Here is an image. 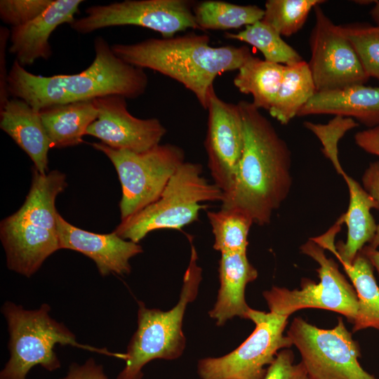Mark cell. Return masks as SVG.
Returning <instances> with one entry per match:
<instances>
[{
	"label": "cell",
	"instance_id": "2e32d148",
	"mask_svg": "<svg viewBox=\"0 0 379 379\" xmlns=\"http://www.w3.org/2000/svg\"><path fill=\"white\" fill-rule=\"evenodd\" d=\"M56 222L60 248L86 255L93 260L102 277L130 274V259L143 251L138 243L124 239L114 232L97 234L81 230L71 225L58 213Z\"/></svg>",
	"mask_w": 379,
	"mask_h": 379
},
{
	"label": "cell",
	"instance_id": "d4e9b609",
	"mask_svg": "<svg viewBox=\"0 0 379 379\" xmlns=\"http://www.w3.org/2000/svg\"><path fill=\"white\" fill-rule=\"evenodd\" d=\"M284 66L252 55L238 69L233 84L241 93L253 96L252 103L257 108L269 111L281 84Z\"/></svg>",
	"mask_w": 379,
	"mask_h": 379
},
{
	"label": "cell",
	"instance_id": "30bf717a",
	"mask_svg": "<svg viewBox=\"0 0 379 379\" xmlns=\"http://www.w3.org/2000/svg\"><path fill=\"white\" fill-rule=\"evenodd\" d=\"M310 379H377L361 366L360 347L341 318L331 329L295 317L286 333Z\"/></svg>",
	"mask_w": 379,
	"mask_h": 379
},
{
	"label": "cell",
	"instance_id": "9c48e42d",
	"mask_svg": "<svg viewBox=\"0 0 379 379\" xmlns=\"http://www.w3.org/2000/svg\"><path fill=\"white\" fill-rule=\"evenodd\" d=\"M300 249L318 263L319 281L304 279L300 289L274 286L263 291L270 310L289 317L302 309H323L341 314L353 323L358 307L353 286L340 273L335 261L327 258L324 249L313 240L307 241Z\"/></svg>",
	"mask_w": 379,
	"mask_h": 379
},
{
	"label": "cell",
	"instance_id": "836d02e7",
	"mask_svg": "<svg viewBox=\"0 0 379 379\" xmlns=\"http://www.w3.org/2000/svg\"><path fill=\"white\" fill-rule=\"evenodd\" d=\"M294 359L289 348L280 350L267 368L264 379H310L303 363L295 364Z\"/></svg>",
	"mask_w": 379,
	"mask_h": 379
},
{
	"label": "cell",
	"instance_id": "7402d4cb",
	"mask_svg": "<svg viewBox=\"0 0 379 379\" xmlns=\"http://www.w3.org/2000/svg\"><path fill=\"white\" fill-rule=\"evenodd\" d=\"M39 113L51 148H63L83 142L82 137L98 114L93 100L50 106Z\"/></svg>",
	"mask_w": 379,
	"mask_h": 379
},
{
	"label": "cell",
	"instance_id": "74e56055",
	"mask_svg": "<svg viewBox=\"0 0 379 379\" xmlns=\"http://www.w3.org/2000/svg\"><path fill=\"white\" fill-rule=\"evenodd\" d=\"M354 140L365 152L379 157V126L357 132Z\"/></svg>",
	"mask_w": 379,
	"mask_h": 379
},
{
	"label": "cell",
	"instance_id": "60d3db41",
	"mask_svg": "<svg viewBox=\"0 0 379 379\" xmlns=\"http://www.w3.org/2000/svg\"><path fill=\"white\" fill-rule=\"evenodd\" d=\"M378 1H371V0H368V1H354V2H357V4H364V5H366V4H370L371 3H376Z\"/></svg>",
	"mask_w": 379,
	"mask_h": 379
},
{
	"label": "cell",
	"instance_id": "d6986e66",
	"mask_svg": "<svg viewBox=\"0 0 379 379\" xmlns=\"http://www.w3.org/2000/svg\"><path fill=\"white\" fill-rule=\"evenodd\" d=\"M218 274L220 288L216 301L208 312L218 326L234 317L248 319L250 307L245 299L247 284L258 277L257 270L250 263L246 253H221Z\"/></svg>",
	"mask_w": 379,
	"mask_h": 379
},
{
	"label": "cell",
	"instance_id": "ba28073f",
	"mask_svg": "<svg viewBox=\"0 0 379 379\" xmlns=\"http://www.w3.org/2000/svg\"><path fill=\"white\" fill-rule=\"evenodd\" d=\"M289 317L250 308L248 319L255 324L252 333L236 349L219 357L199 360L201 379H264L267 368L281 349L293 346L284 335Z\"/></svg>",
	"mask_w": 379,
	"mask_h": 379
},
{
	"label": "cell",
	"instance_id": "8992f818",
	"mask_svg": "<svg viewBox=\"0 0 379 379\" xmlns=\"http://www.w3.org/2000/svg\"><path fill=\"white\" fill-rule=\"evenodd\" d=\"M202 165L185 162L172 175L160 197L135 214L123 220L114 232L139 243L150 232L176 230L199 220L205 201H222V191L202 175Z\"/></svg>",
	"mask_w": 379,
	"mask_h": 379
},
{
	"label": "cell",
	"instance_id": "3957f363",
	"mask_svg": "<svg viewBox=\"0 0 379 379\" xmlns=\"http://www.w3.org/2000/svg\"><path fill=\"white\" fill-rule=\"evenodd\" d=\"M209 42L206 34L189 33L111 46L126 62L151 69L180 83L206 109L215 79L224 72L238 70L253 55L245 46L214 47Z\"/></svg>",
	"mask_w": 379,
	"mask_h": 379
},
{
	"label": "cell",
	"instance_id": "ffe728a7",
	"mask_svg": "<svg viewBox=\"0 0 379 379\" xmlns=\"http://www.w3.org/2000/svg\"><path fill=\"white\" fill-rule=\"evenodd\" d=\"M334 114L355 118L368 128L379 126V86L355 85L343 89L317 92L298 117Z\"/></svg>",
	"mask_w": 379,
	"mask_h": 379
},
{
	"label": "cell",
	"instance_id": "484cf974",
	"mask_svg": "<svg viewBox=\"0 0 379 379\" xmlns=\"http://www.w3.org/2000/svg\"><path fill=\"white\" fill-rule=\"evenodd\" d=\"M317 93L309 65L304 60L285 65L281 84L268 111L281 124H287Z\"/></svg>",
	"mask_w": 379,
	"mask_h": 379
},
{
	"label": "cell",
	"instance_id": "e0dca14e",
	"mask_svg": "<svg viewBox=\"0 0 379 379\" xmlns=\"http://www.w3.org/2000/svg\"><path fill=\"white\" fill-rule=\"evenodd\" d=\"M0 238L7 267L28 278L39 270L46 258L60 249L56 232L12 215L1 222Z\"/></svg>",
	"mask_w": 379,
	"mask_h": 379
},
{
	"label": "cell",
	"instance_id": "d590c367",
	"mask_svg": "<svg viewBox=\"0 0 379 379\" xmlns=\"http://www.w3.org/2000/svg\"><path fill=\"white\" fill-rule=\"evenodd\" d=\"M60 379H108V378L102 366L98 364L94 359L89 358L82 364H71L67 375Z\"/></svg>",
	"mask_w": 379,
	"mask_h": 379
},
{
	"label": "cell",
	"instance_id": "4316f807",
	"mask_svg": "<svg viewBox=\"0 0 379 379\" xmlns=\"http://www.w3.org/2000/svg\"><path fill=\"white\" fill-rule=\"evenodd\" d=\"M193 13L201 30L237 29L260 21L264 9L255 5H237L207 0L195 4Z\"/></svg>",
	"mask_w": 379,
	"mask_h": 379
},
{
	"label": "cell",
	"instance_id": "44dd1931",
	"mask_svg": "<svg viewBox=\"0 0 379 379\" xmlns=\"http://www.w3.org/2000/svg\"><path fill=\"white\" fill-rule=\"evenodd\" d=\"M0 128L26 152L39 173H46L51 145L39 111L12 98L0 110Z\"/></svg>",
	"mask_w": 379,
	"mask_h": 379
},
{
	"label": "cell",
	"instance_id": "5bb4252c",
	"mask_svg": "<svg viewBox=\"0 0 379 379\" xmlns=\"http://www.w3.org/2000/svg\"><path fill=\"white\" fill-rule=\"evenodd\" d=\"M126 99L110 95L93 100L98 114L86 135L98 138L112 148L134 152H143L160 144L167 132L165 126L157 118L142 119L133 116Z\"/></svg>",
	"mask_w": 379,
	"mask_h": 379
},
{
	"label": "cell",
	"instance_id": "277c9868",
	"mask_svg": "<svg viewBox=\"0 0 379 379\" xmlns=\"http://www.w3.org/2000/svg\"><path fill=\"white\" fill-rule=\"evenodd\" d=\"M51 310L47 303L35 310L25 309L11 301L3 304L1 312L7 322L10 357L0 372V379H27L35 366L51 372L60 368L61 362L54 351L56 344L125 359L124 353L79 343L63 323L50 316Z\"/></svg>",
	"mask_w": 379,
	"mask_h": 379
},
{
	"label": "cell",
	"instance_id": "7c38bea8",
	"mask_svg": "<svg viewBox=\"0 0 379 379\" xmlns=\"http://www.w3.org/2000/svg\"><path fill=\"white\" fill-rule=\"evenodd\" d=\"M314 8L316 20L309 39L308 65L317 92L364 85L369 77L340 25L319 5Z\"/></svg>",
	"mask_w": 379,
	"mask_h": 379
},
{
	"label": "cell",
	"instance_id": "d6a6232c",
	"mask_svg": "<svg viewBox=\"0 0 379 379\" xmlns=\"http://www.w3.org/2000/svg\"><path fill=\"white\" fill-rule=\"evenodd\" d=\"M53 0H1L0 18L12 27L25 25L41 14Z\"/></svg>",
	"mask_w": 379,
	"mask_h": 379
},
{
	"label": "cell",
	"instance_id": "8fae6325",
	"mask_svg": "<svg viewBox=\"0 0 379 379\" xmlns=\"http://www.w3.org/2000/svg\"><path fill=\"white\" fill-rule=\"evenodd\" d=\"M194 4L190 0H125L92 6L85 10L86 16L75 19L70 26L80 34L108 27L139 26L169 39L187 29H199Z\"/></svg>",
	"mask_w": 379,
	"mask_h": 379
},
{
	"label": "cell",
	"instance_id": "cb8c5ba5",
	"mask_svg": "<svg viewBox=\"0 0 379 379\" xmlns=\"http://www.w3.org/2000/svg\"><path fill=\"white\" fill-rule=\"evenodd\" d=\"M340 262L357 295L358 307L352 332L368 328L379 331V286L373 274L374 267L361 251L352 263Z\"/></svg>",
	"mask_w": 379,
	"mask_h": 379
},
{
	"label": "cell",
	"instance_id": "1f68e13d",
	"mask_svg": "<svg viewBox=\"0 0 379 379\" xmlns=\"http://www.w3.org/2000/svg\"><path fill=\"white\" fill-rule=\"evenodd\" d=\"M359 124L353 119L335 116L327 124L304 122V126L312 131L321 141L322 152L331 162L338 159V144L345 133Z\"/></svg>",
	"mask_w": 379,
	"mask_h": 379
},
{
	"label": "cell",
	"instance_id": "8d00e7d4",
	"mask_svg": "<svg viewBox=\"0 0 379 379\" xmlns=\"http://www.w3.org/2000/svg\"><path fill=\"white\" fill-rule=\"evenodd\" d=\"M11 31L6 27H0V110L3 109L8 101L9 94L8 92V72L6 69V52L8 40L10 39Z\"/></svg>",
	"mask_w": 379,
	"mask_h": 379
},
{
	"label": "cell",
	"instance_id": "f1b7e54d",
	"mask_svg": "<svg viewBox=\"0 0 379 379\" xmlns=\"http://www.w3.org/2000/svg\"><path fill=\"white\" fill-rule=\"evenodd\" d=\"M214 236L213 248L220 253H246L252 220L235 210L207 211Z\"/></svg>",
	"mask_w": 379,
	"mask_h": 379
},
{
	"label": "cell",
	"instance_id": "7a4b0ae2",
	"mask_svg": "<svg viewBox=\"0 0 379 379\" xmlns=\"http://www.w3.org/2000/svg\"><path fill=\"white\" fill-rule=\"evenodd\" d=\"M93 46L95 56L93 62L74 74L36 75L15 59L8 72L9 95L25 101L39 112L50 106L106 95L135 99L145 93L148 78L144 69L119 58L101 36L95 39Z\"/></svg>",
	"mask_w": 379,
	"mask_h": 379
},
{
	"label": "cell",
	"instance_id": "6da1fadb",
	"mask_svg": "<svg viewBox=\"0 0 379 379\" xmlns=\"http://www.w3.org/2000/svg\"><path fill=\"white\" fill-rule=\"evenodd\" d=\"M237 104L244 125V150L221 208L241 212L262 226L271 222L291 189V152L260 109L245 100Z\"/></svg>",
	"mask_w": 379,
	"mask_h": 379
},
{
	"label": "cell",
	"instance_id": "52a82bcc",
	"mask_svg": "<svg viewBox=\"0 0 379 379\" xmlns=\"http://www.w3.org/2000/svg\"><path fill=\"white\" fill-rule=\"evenodd\" d=\"M91 145L109 158L117 172L122 190L121 220L156 201L185 162L183 149L170 143L159 144L143 152L116 149L101 142Z\"/></svg>",
	"mask_w": 379,
	"mask_h": 379
},
{
	"label": "cell",
	"instance_id": "ab89813d",
	"mask_svg": "<svg viewBox=\"0 0 379 379\" xmlns=\"http://www.w3.org/2000/svg\"><path fill=\"white\" fill-rule=\"evenodd\" d=\"M371 16L375 22L376 26L379 27V1H378L370 11Z\"/></svg>",
	"mask_w": 379,
	"mask_h": 379
},
{
	"label": "cell",
	"instance_id": "603a6c76",
	"mask_svg": "<svg viewBox=\"0 0 379 379\" xmlns=\"http://www.w3.org/2000/svg\"><path fill=\"white\" fill-rule=\"evenodd\" d=\"M67 186L65 173L54 170L42 174L33 167L30 190L24 204L12 215L57 232L55 201Z\"/></svg>",
	"mask_w": 379,
	"mask_h": 379
},
{
	"label": "cell",
	"instance_id": "ac0fdd59",
	"mask_svg": "<svg viewBox=\"0 0 379 379\" xmlns=\"http://www.w3.org/2000/svg\"><path fill=\"white\" fill-rule=\"evenodd\" d=\"M82 0H53L38 17L21 26L12 27L8 52L25 67L38 59L52 55L49 38L60 25H72Z\"/></svg>",
	"mask_w": 379,
	"mask_h": 379
},
{
	"label": "cell",
	"instance_id": "f546056e",
	"mask_svg": "<svg viewBox=\"0 0 379 379\" xmlns=\"http://www.w3.org/2000/svg\"><path fill=\"white\" fill-rule=\"evenodd\" d=\"M324 0H267L261 20L281 36H290L304 25L310 12Z\"/></svg>",
	"mask_w": 379,
	"mask_h": 379
},
{
	"label": "cell",
	"instance_id": "5b68a950",
	"mask_svg": "<svg viewBox=\"0 0 379 379\" xmlns=\"http://www.w3.org/2000/svg\"><path fill=\"white\" fill-rule=\"evenodd\" d=\"M191 255L183 277L178 303L168 311L148 308L138 302L137 329L126 348L124 368L117 379H142L143 367L155 359L175 360L185 349L186 338L182 331L187 306L197 298L202 280V269L197 264V252L188 236Z\"/></svg>",
	"mask_w": 379,
	"mask_h": 379
},
{
	"label": "cell",
	"instance_id": "f35d334b",
	"mask_svg": "<svg viewBox=\"0 0 379 379\" xmlns=\"http://www.w3.org/2000/svg\"><path fill=\"white\" fill-rule=\"evenodd\" d=\"M361 251L369 259L379 276V250L372 249L366 245Z\"/></svg>",
	"mask_w": 379,
	"mask_h": 379
},
{
	"label": "cell",
	"instance_id": "4fadbf2b",
	"mask_svg": "<svg viewBox=\"0 0 379 379\" xmlns=\"http://www.w3.org/2000/svg\"><path fill=\"white\" fill-rule=\"evenodd\" d=\"M207 131L204 140L208 167L214 184L228 193L241 160L244 133L238 104L225 102L213 87L208 95Z\"/></svg>",
	"mask_w": 379,
	"mask_h": 379
},
{
	"label": "cell",
	"instance_id": "83f0119b",
	"mask_svg": "<svg viewBox=\"0 0 379 379\" xmlns=\"http://www.w3.org/2000/svg\"><path fill=\"white\" fill-rule=\"evenodd\" d=\"M229 39L244 41L263 55L265 60L271 62L291 65L303 60L300 55L288 45L271 26L260 20L237 33L225 32Z\"/></svg>",
	"mask_w": 379,
	"mask_h": 379
},
{
	"label": "cell",
	"instance_id": "4dcf8cb0",
	"mask_svg": "<svg viewBox=\"0 0 379 379\" xmlns=\"http://www.w3.org/2000/svg\"><path fill=\"white\" fill-rule=\"evenodd\" d=\"M368 77L379 81V27L353 23L340 25Z\"/></svg>",
	"mask_w": 379,
	"mask_h": 379
},
{
	"label": "cell",
	"instance_id": "e575fe53",
	"mask_svg": "<svg viewBox=\"0 0 379 379\" xmlns=\"http://www.w3.org/2000/svg\"><path fill=\"white\" fill-rule=\"evenodd\" d=\"M361 180L364 190L378 201L379 205V161L370 163L364 172ZM366 246L372 249L378 250L379 248V224L377 225L373 239Z\"/></svg>",
	"mask_w": 379,
	"mask_h": 379
},
{
	"label": "cell",
	"instance_id": "9a60e30c",
	"mask_svg": "<svg viewBox=\"0 0 379 379\" xmlns=\"http://www.w3.org/2000/svg\"><path fill=\"white\" fill-rule=\"evenodd\" d=\"M335 169L343 175L350 194L348 209L342 215L343 223L347 227V240L345 243L340 241L335 245V234L343 223L340 219L326 233L311 239L331 252L339 261L352 263L358 253L374 237L377 224L371 210L378 209L379 205L356 180L345 172L341 166Z\"/></svg>",
	"mask_w": 379,
	"mask_h": 379
}]
</instances>
